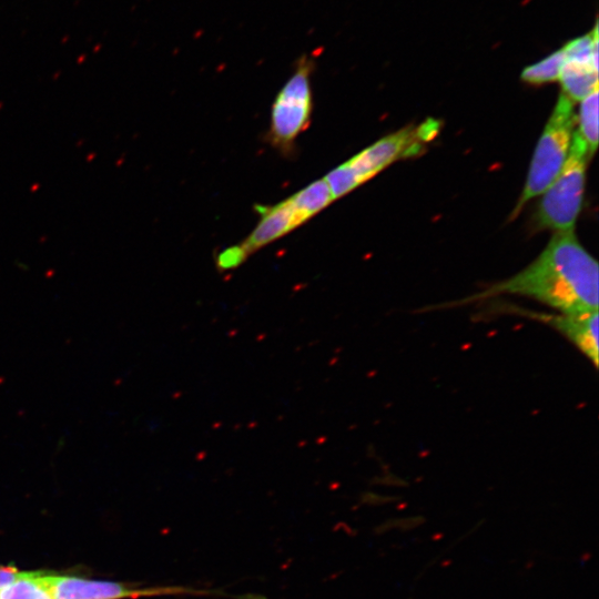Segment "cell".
Listing matches in <instances>:
<instances>
[{"instance_id":"6da1fadb","label":"cell","mask_w":599,"mask_h":599,"mask_svg":"<svg viewBox=\"0 0 599 599\" xmlns=\"http://www.w3.org/2000/svg\"><path fill=\"white\" fill-rule=\"evenodd\" d=\"M504 293L534 298L561 314L598 312V263L573 230L556 232L527 267L478 296Z\"/></svg>"},{"instance_id":"7a4b0ae2","label":"cell","mask_w":599,"mask_h":599,"mask_svg":"<svg viewBox=\"0 0 599 599\" xmlns=\"http://www.w3.org/2000/svg\"><path fill=\"white\" fill-rule=\"evenodd\" d=\"M438 129L439 123L434 120L403 128L379 139L332 170L324 179L334 200L364 184L394 162L419 154Z\"/></svg>"},{"instance_id":"3957f363","label":"cell","mask_w":599,"mask_h":599,"mask_svg":"<svg viewBox=\"0 0 599 599\" xmlns=\"http://www.w3.org/2000/svg\"><path fill=\"white\" fill-rule=\"evenodd\" d=\"M576 120L572 101L561 92L537 143L526 184L511 219L520 213L528 201L542 194L558 176L568 158Z\"/></svg>"},{"instance_id":"277c9868","label":"cell","mask_w":599,"mask_h":599,"mask_svg":"<svg viewBox=\"0 0 599 599\" xmlns=\"http://www.w3.org/2000/svg\"><path fill=\"white\" fill-rule=\"evenodd\" d=\"M590 158L585 141L575 131L568 158L558 176L542 193L534 216L538 229L552 230L555 233L573 230L582 205Z\"/></svg>"},{"instance_id":"5b68a950","label":"cell","mask_w":599,"mask_h":599,"mask_svg":"<svg viewBox=\"0 0 599 599\" xmlns=\"http://www.w3.org/2000/svg\"><path fill=\"white\" fill-rule=\"evenodd\" d=\"M314 59L298 58L291 78L277 93L271 109L270 143L288 153L296 138L307 129L313 110L311 75Z\"/></svg>"},{"instance_id":"8992f818","label":"cell","mask_w":599,"mask_h":599,"mask_svg":"<svg viewBox=\"0 0 599 599\" xmlns=\"http://www.w3.org/2000/svg\"><path fill=\"white\" fill-rule=\"evenodd\" d=\"M53 599H119L151 595H217L186 587L131 589L112 581L88 580L71 576L47 575Z\"/></svg>"},{"instance_id":"52a82bcc","label":"cell","mask_w":599,"mask_h":599,"mask_svg":"<svg viewBox=\"0 0 599 599\" xmlns=\"http://www.w3.org/2000/svg\"><path fill=\"white\" fill-rule=\"evenodd\" d=\"M559 81L562 93L572 102L581 101L598 89V40L585 34L569 41L564 48Z\"/></svg>"},{"instance_id":"ba28073f","label":"cell","mask_w":599,"mask_h":599,"mask_svg":"<svg viewBox=\"0 0 599 599\" xmlns=\"http://www.w3.org/2000/svg\"><path fill=\"white\" fill-rule=\"evenodd\" d=\"M261 220L252 233L234 250L244 262L248 255L287 234L308 220L293 196L272 206H260Z\"/></svg>"},{"instance_id":"9c48e42d","label":"cell","mask_w":599,"mask_h":599,"mask_svg":"<svg viewBox=\"0 0 599 599\" xmlns=\"http://www.w3.org/2000/svg\"><path fill=\"white\" fill-rule=\"evenodd\" d=\"M551 325L598 366V312L577 315L528 313Z\"/></svg>"},{"instance_id":"30bf717a","label":"cell","mask_w":599,"mask_h":599,"mask_svg":"<svg viewBox=\"0 0 599 599\" xmlns=\"http://www.w3.org/2000/svg\"><path fill=\"white\" fill-rule=\"evenodd\" d=\"M47 575L19 572L12 582L0 589V599H53Z\"/></svg>"},{"instance_id":"8fae6325","label":"cell","mask_w":599,"mask_h":599,"mask_svg":"<svg viewBox=\"0 0 599 599\" xmlns=\"http://www.w3.org/2000/svg\"><path fill=\"white\" fill-rule=\"evenodd\" d=\"M579 110V130L589 155L592 156L598 146V89L593 90L581 101Z\"/></svg>"},{"instance_id":"7c38bea8","label":"cell","mask_w":599,"mask_h":599,"mask_svg":"<svg viewBox=\"0 0 599 599\" xmlns=\"http://www.w3.org/2000/svg\"><path fill=\"white\" fill-rule=\"evenodd\" d=\"M564 61L565 52L560 49L539 62L526 67L521 72V79L530 84H544L558 80Z\"/></svg>"},{"instance_id":"4fadbf2b","label":"cell","mask_w":599,"mask_h":599,"mask_svg":"<svg viewBox=\"0 0 599 599\" xmlns=\"http://www.w3.org/2000/svg\"><path fill=\"white\" fill-rule=\"evenodd\" d=\"M18 575L14 568L0 567V589L12 582Z\"/></svg>"}]
</instances>
